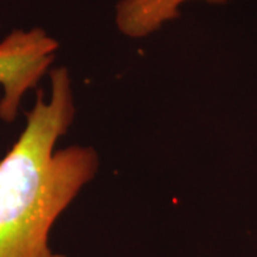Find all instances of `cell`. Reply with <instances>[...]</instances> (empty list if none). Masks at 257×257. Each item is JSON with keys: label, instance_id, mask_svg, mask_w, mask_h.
Listing matches in <instances>:
<instances>
[{"label": "cell", "instance_id": "1", "mask_svg": "<svg viewBox=\"0 0 257 257\" xmlns=\"http://www.w3.org/2000/svg\"><path fill=\"white\" fill-rule=\"evenodd\" d=\"M49 76V99L37 92L26 126L0 160V257H66L49 247L50 230L99 169L93 147L56 149L76 107L69 70L55 67Z\"/></svg>", "mask_w": 257, "mask_h": 257}, {"label": "cell", "instance_id": "2", "mask_svg": "<svg viewBox=\"0 0 257 257\" xmlns=\"http://www.w3.org/2000/svg\"><path fill=\"white\" fill-rule=\"evenodd\" d=\"M57 42L43 29L13 30L0 40V119L18 117L25 94L35 89L53 64Z\"/></svg>", "mask_w": 257, "mask_h": 257}, {"label": "cell", "instance_id": "3", "mask_svg": "<svg viewBox=\"0 0 257 257\" xmlns=\"http://www.w3.org/2000/svg\"><path fill=\"white\" fill-rule=\"evenodd\" d=\"M190 0H120L116 6V26L124 36L142 39L150 36L167 22L179 18L180 6ZM224 5L230 0H202Z\"/></svg>", "mask_w": 257, "mask_h": 257}]
</instances>
